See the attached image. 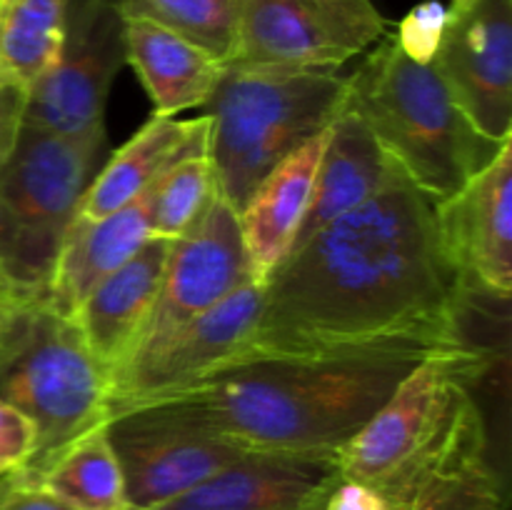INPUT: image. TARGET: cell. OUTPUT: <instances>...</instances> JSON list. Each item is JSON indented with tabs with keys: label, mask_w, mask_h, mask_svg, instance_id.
Returning a JSON list of instances; mask_svg holds the SVG:
<instances>
[{
	"label": "cell",
	"mask_w": 512,
	"mask_h": 510,
	"mask_svg": "<svg viewBox=\"0 0 512 510\" xmlns=\"http://www.w3.org/2000/svg\"><path fill=\"white\" fill-rule=\"evenodd\" d=\"M218 195L213 165L205 148L190 150L175 160L153 185L150 235L175 240L188 233Z\"/></svg>",
	"instance_id": "d4e9b609"
},
{
	"label": "cell",
	"mask_w": 512,
	"mask_h": 510,
	"mask_svg": "<svg viewBox=\"0 0 512 510\" xmlns=\"http://www.w3.org/2000/svg\"><path fill=\"white\" fill-rule=\"evenodd\" d=\"M345 103L348 78L335 73L225 65L203 105L220 198L240 213L260 180L323 133Z\"/></svg>",
	"instance_id": "5b68a950"
},
{
	"label": "cell",
	"mask_w": 512,
	"mask_h": 510,
	"mask_svg": "<svg viewBox=\"0 0 512 510\" xmlns=\"http://www.w3.org/2000/svg\"><path fill=\"white\" fill-rule=\"evenodd\" d=\"M433 65L483 138H512V0H478L450 15Z\"/></svg>",
	"instance_id": "5bb4252c"
},
{
	"label": "cell",
	"mask_w": 512,
	"mask_h": 510,
	"mask_svg": "<svg viewBox=\"0 0 512 510\" xmlns=\"http://www.w3.org/2000/svg\"><path fill=\"white\" fill-rule=\"evenodd\" d=\"M38 433L33 420L0 400V475L18 473L33 458Z\"/></svg>",
	"instance_id": "83f0119b"
},
{
	"label": "cell",
	"mask_w": 512,
	"mask_h": 510,
	"mask_svg": "<svg viewBox=\"0 0 512 510\" xmlns=\"http://www.w3.org/2000/svg\"><path fill=\"white\" fill-rule=\"evenodd\" d=\"M25 105H28V85L0 70V165L10 158L23 133Z\"/></svg>",
	"instance_id": "f1b7e54d"
},
{
	"label": "cell",
	"mask_w": 512,
	"mask_h": 510,
	"mask_svg": "<svg viewBox=\"0 0 512 510\" xmlns=\"http://www.w3.org/2000/svg\"><path fill=\"white\" fill-rule=\"evenodd\" d=\"M0 400L28 415L38 433L33 458L10 473L28 480L65 445L108 423L110 380L73 318L43 295L15 300L0 333Z\"/></svg>",
	"instance_id": "8992f818"
},
{
	"label": "cell",
	"mask_w": 512,
	"mask_h": 510,
	"mask_svg": "<svg viewBox=\"0 0 512 510\" xmlns=\"http://www.w3.org/2000/svg\"><path fill=\"white\" fill-rule=\"evenodd\" d=\"M348 105L410 183L433 200L458 193L500 148L465 118L435 65L413 63L393 35L348 75Z\"/></svg>",
	"instance_id": "277c9868"
},
{
	"label": "cell",
	"mask_w": 512,
	"mask_h": 510,
	"mask_svg": "<svg viewBox=\"0 0 512 510\" xmlns=\"http://www.w3.org/2000/svg\"><path fill=\"white\" fill-rule=\"evenodd\" d=\"M338 475L335 458L248 453L148 510H318Z\"/></svg>",
	"instance_id": "9a60e30c"
},
{
	"label": "cell",
	"mask_w": 512,
	"mask_h": 510,
	"mask_svg": "<svg viewBox=\"0 0 512 510\" xmlns=\"http://www.w3.org/2000/svg\"><path fill=\"white\" fill-rule=\"evenodd\" d=\"M125 65L143 83L155 115H178L210 100L225 63L173 30L143 18H123Z\"/></svg>",
	"instance_id": "44dd1931"
},
{
	"label": "cell",
	"mask_w": 512,
	"mask_h": 510,
	"mask_svg": "<svg viewBox=\"0 0 512 510\" xmlns=\"http://www.w3.org/2000/svg\"><path fill=\"white\" fill-rule=\"evenodd\" d=\"M325 140L328 128L275 165L238 213L250 273L258 283H268L273 270L293 250L313 198Z\"/></svg>",
	"instance_id": "e0dca14e"
},
{
	"label": "cell",
	"mask_w": 512,
	"mask_h": 510,
	"mask_svg": "<svg viewBox=\"0 0 512 510\" xmlns=\"http://www.w3.org/2000/svg\"><path fill=\"white\" fill-rule=\"evenodd\" d=\"M410 510H505L503 480L488 460H480L425 490Z\"/></svg>",
	"instance_id": "484cf974"
},
{
	"label": "cell",
	"mask_w": 512,
	"mask_h": 510,
	"mask_svg": "<svg viewBox=\"0 0 512 510\" xmlns=\"http://www.w3.org/2000/svg\"><path fill=\"white\" fill-rule=\"evenodd\" d=\"M440 243L473 293H512V138L458 193L435 200Z\"/></svg>",
	"instance_id": "4fadbf2b"
},
{
	"label": "cell",
	"mask_w": 512,
	"mask_h": 510,
	"mask_svg": "<svg viewBox=\"0 0 512 510\" xmlns=\"http://www.w3.org/2000/svg\"><path fill=\"white\" fill-rule=\"evenodd\" d=\"M105 130L58 138L23 128L0 165V278L15 298L45 293L60 245L103 165Z\"/></svg>",
	"instance_id": "52a82bcc"
},
{
	"label": "cell",
	"mask_w": 512,
	"mask_h": 510,
	"mask_svg": "<svg viewBox=\"0 0 512 510\" xmlns=\"http://www.w3.org/2000/svg\"><path fill=\"white\" fill-rule=\"evenodd\" d=\"M490 350L425 358L338 453L340 478L370 485L410 510L448 475L488 460V430L473 388Z\"/></svg>",
	"instance_id": "3957f363"
},
{
	"label": "cell",
	"mask_w": 512,
	"mask_h": 510,
	"mask_svg": "<svg viewBox=\"0 0 512 510\" xmlns=\"http://www.w3.org/2000/svg\"><path fill=\"white\" fill-rule=\"evenodd\" d=\"M15 300H5V303H0V333H3V325H5V320H8V313H10V308H13Z\"/></svg>",
	"instance_id": "d6a6232c"
},
{
	"label": "cell",
	"mask_w": 512,
	"mask_h": 510,
	"mask_svg": "<svg viewBox=\"0 0 512 510\" xmlns=\"http://www.w3.org/2000/svg\"><path fill=\"white\" fill-rule=\"evenodd\" d=\"M385 35L388 20L373 0H240L228 65L335 73Z\"/></svg>",
	"instance_id": "ba28073f"
},
{
	"label": "cell",
	"mask_w": 512,
	"mask_h": 510,
	"mask_svg": "<svg viewBox=\"0 0 512 510\" xmlns=\"http://www.w3.org/2000/svg\"><path fill=\"white\" fill-rule=\"evenodd\" d=\"M123 18H143L173 30L228 65L235 53L240 0H113Z\"/></svg>",
	"instance_id": "cb8c5ba5"
},
{
	"label": "cell",
	"mask_w": 512,
	"mask_h": 510,
	"mask_svg": "<svg viewBox=\"0 0 512 510\" xmlns=\"http://www.w3.org/2000/svg\"><path fill=\"white\" fill-rule=\"evenodd\" d=\"M248 280H253V273L240 233V218L220 195H215L193 228L170 243L158 298L128 360L203 315Z\"/></svg>",
	"instance_id": "8fae6325"
},
{
	"label": "cell",
	"mask_w": 512,
	"mask_h": 510,
	"mask_svg": "<svg viewBox=\"0 0 512 510\" xmlns=\"http://www.w3.org/2000/svg\"><path fill=\"white\" fill-rule=\"evenodd\" d=\"M20 483L38 485L75 510H130L123 470L105 423L65 445L33 478Z\"/></svg>",
	"instance_id": "7402d4cb"
},
{
	"label": "cell",
	"mask_w": 512,
	"mask_h": 510,
	"mask_svg": "<svg viewBox=\"0 0 512 510\" xmlns=\"http://www.w3.org/2000/svg\"><path fill=\"white\" fill-rule=\"evenodd\" d=\"M73 0H0V70L33 85L63 48Z\"/></svg>",
	"instance_id": "603a6c76"
},
{
	"label": "cell",
	"mask_w": 512,
	"mask_h": 510,
	"mask_svg": "<svg viewBox=\"0 0 512 510\" xmlns=\"http://www.w3.org/2000/svg\"><path fill=\"white\" fill-rule=\"evenodd\" d=\"M5 300H15V295L10 293L8 285L3 283V278H0V303H5ZM20 300V298H18Z\"/></svg>",
	"instance_id": "836d02e7"
},
{
	"label": "cell",
	"mask_w": 512,
	"mask_h": 510,
	"mask_svg": "<svg viewBox=\"0 0 512 510\" xmlns=\"http://www.w3.org/2000/svg\"><path fill=\"white\" fill-rule=\"evenodd\" d=\"M450 23V10L440 0H423L408 10L398 25V35H393L398 48L408 55L413 63L428 65L438 55L443 45L445 30Z\"/></svg>",
	"instance_id": "4316f807"
},
{
	"label": "cell",
	"mask_w": 512,
	"mask_h": 510,
	"mask_svg": "<svg viewBox=\"0 0 512 510\" xmlns=\"http://www.w3.org/2000/svg\"><path fill=\"white\" fill-rule=\"evenodd\" d=\"M475 298L450 265L435 200L395 165L380 193L290 250L265 283L253 335L235 358H438L485 350L470 338ZM233 358V360H235Z\"/></svg>",
	"instance_id": "6da1fadb"
},
{
	"label": "cell",
	"mask_w": 512,
	"mask_h": 510,
	"mask_svg": "<svg viewBox=\"0 0 512 510\" xmlns=\"http://www.w3.org/2000/svg\"><path fill=\"white\" fill-rule=\"evenodd\" d=\"M105 428L120 460L130 510L165 503L248 455L155 408L125 410Z\"/></svg>",
	"instance_id": "7c38bea8"
},
{
	"label": "cell",
	"mask_w": 512,
	"mask_h": 510,
	"mask_svg": "<svg viewBox=\"0 0 512 510\" xmlns=\"http://www.w3.org/2000/svg\"><path fill=\"white\" fill-rule=\"evenodd\" d=\"M153 185L133 203L105 218H73L43 293V298L60 315L70 318L88 298L90 290L120 265L128 263L150 238Z\"/></svg>",
	"instance_id": "ac0fdd59"
},
{
	"label": "cell",
	"mask_w": 512,
	"mask_h": 510,
	"mask_svg": "<svg viewBox=\"0 0 512 510\" xmlns=\"http://www.w3.org/2000/svg\"><path fill=\"white\" fill-rule=\"evenodd\" d=\"M265 283L248 280L168 338L140 350L110 375L108 420L190 388L240 355L258 325Z\"/></svg>",
	"instance_id": "30bf717a"
},
{
	"label": "cell",
	"mask_w": 512,
	"mask_h": 510,
	"mask_svg": "<svg viewBox=\"0 0 512 510\" xmlns=\"http://www.w3.org/2000/svg\"><path fill=\"white\" fill-rule=\"evenodd\" d=\"M318 510H395L383 493L358 480L335 478L333 485L325 490Z\"/></svg>",
	"instance_id": "f546056e"
},
{
	"label": "cell",
	"mask_w": 512,
	"mask_h": 510,
	"mask_svg": "<svg viewBox=\"0 0 512 510\" xmlns=\"http://www.w3.org/2000/svg\"><path fill=\"white\" fill-rule=\"evenodd\" d=\"M478 3V0H450V15H458V13H463V10H468L470 5H475Z\"/></svg>",
	"instance_id": "1f68e13d"
},
{
	"label": "cell",
	"mask_w": 512,
	"mask_h": 510,
	"mask_svg": "<svg viewBox=\"0 0 512 510\" xmlns=\"http://www.w3.org/2000/svg\"><path fill=\"white\" fill-rule=\"evenodd\" d=\"M418 363L413 355H245L138 408L160 410L243 453L338 458Z\"/></svg>",
	"instance_id": "7a4b0ae2"
},
{
	"label": "cell",
	"mask_w": 512,
	"mask_h": 510,
	"mask_svg": "<svg viewBox=\"0 0 512 510\" xmlns=\"http://www.w3.org/2000/svg\"><path fill=\"white\" fill-rule=\"evenodd\" d=\"M173 240L150 235L138 253L100 280L70 318L90 355L110 375L128 360L163 283Z\"/></svg>",
	"instance_id": "2e32d148"
},
{
	"label": "cell",
	"mask_w": 512,
	"mask_h": 510,
	"mask_svg": "<svg viewBox=\"0 0 512 510\" xmlns=\"http://www.w3.org/2000/svg\"><path fill=\"white\" fill-rule=\"evenodd\" d=\"M123 65V15L113 0H73L58 58L28 88L23 128L58 138L105 130V105Z\"/></svg>",
	"instance_id": "9c48e42d"
},
{
	"label": "cell",
	"mask_w": 512,
	"mask_h": 510,
	"mask_svg": "<svg viewBox=\"0 0 512 510\" xmlns=\"http://www.w3.org/2000/svg\"><path fill=\"white\" fill-rule=\"evenodd\" d=\"M0 510H75L55 495L10 475H0Z\"/></svg>",
	"instance_id": "4dcf8cb0"
},
{
	"label": "cell",
	"mask_w": 512,
	"mask_h": 510,
	"mask_svg": "<svg viewBox=\"0 0 512 510\" xmlns=\"http://www.w3.org/2000/svg\"><path fill=\"white\" fill-rule=\"evenodd\" d=\"M208 115L190 120L153 115L128 143L103 160L75 218L98 220L143 195L185 153L208 148Z\"/></svg>",
	"instance_id": "ffe728a7"
},
{
	"label": "cell",
	"mask_w": 512,
	"mask_h": 510,
	"mask_svg": "<svg viewBox=\"0 0 512 510\" xmlns=\"http://www.w3.org/2000/svg\"><path fill=\"white\" fill-rule=\"evenodd\" d=\"M393 168L395 163L390 155H385L368 123L345 103V108L328 125V140L315 175L313 198L293 250L308 243L325 225L373 200L388 183Z\"/></svg>",
	"instance_id": "d6986e66"
}]
</instances>
